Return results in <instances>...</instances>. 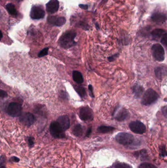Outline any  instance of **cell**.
Masks as SVG:
<instances>
[{"instance_id": "cell-22", "label": "cell", "mask_w": 167, "mask_h": 168, "mask_svg": "<svg viewBox=\"0 0 167 168\" xmlns=\"http://www.w3.org/2000/svg\"><path fill=\"white\" fill-rule=\"evenodd\" d=\"M155 74L157 77L159 79H161L163 76L166 74L165 70L163 67H157L154 69Z\"/></svg>"}, {"instance_id": "cell-9", "label": "cell", "mask_w": 167, "mask_h": 168, "mask_svg": "<svg viewBox=\"0 0 167 168\" xmlns=\"http://www.w3.org/2000/svg\"><path fill=\"white\" fill-rule=\"evenodd\" d=\"M80 118L82 121H92L94 118L93 111L89 107H83L80 110Z\"/></svg>"}, {"instance_id": "cell-16", "label": "cell", "mask_w": 167, "mask_h": 168, "mask_svg": "<svg viewBox=\"0 0 167 168\" xmlns=\"http://www.w3.org/2000/svg\"><path fill=\"white\" fill-rule=\"evenodd\" d=\"M5 8L9 15H11V16L16 17L18 15V11L14 5L13 4H11V3L8 4L5 6Z\"/></svg>"}, {"instance_id": "cell-13", "label": "cell", "mask_w": 167, "mask_h": 168, "mask_svg": "<svg viewBox=\"0 0 167 168\" xmlns=\"http://www.w3.org/2000/svg\"><path fill=\"white\" fill-rule=\"evenodd\" d=\"M57 121L61 126L64 131L67 130L70 126V121L69 118L67 115L60 116L58 118Z\"/></svg>"}, {"instance_id": "cell-23", "label": "cell", "mask_w": 167, "mask_h": 168, "mask_svg": "<svg viewBox=\"0 0 167 168\" xmlns=\"http://www.w3.org/2000/svg\"><path fill=\"white\" fill-rule=\"evenodd\" d=\"M75 91L77 92L79 95L81 97H84L86 95V91L84 87L80 86H75L74 87Z\"/></svg>"}, {"instance_id": "cell-33", "label": "cell", "mask_w": 167, "mask_h": 168, "mask_svg": "<svg viewBox=\"0 0 167 168\" xmlns=\"http://www.w3.org/2000/svg\"><path fill=\"white\" fill-rule=\"evenodd\" d=\"M88 89H89L90 96H91L92 98H94V95L93 92V87H92V86L91 85H89L88 86Z\"/></svg>"}, {"instance_id": "cell-10", "label": "cell", "mask_w": 167, "mask_h": 168, "mask_svg": "<svg viewBox=\"0 0 167 168\" xmlns=\"http://www.w3.org/2000/svg\"><path fill=\"white\" fill-rule=\"evenodd\" d=\"M35 121V117L31 113H24L20 117V121L25 126H31L34 124Z\"/></svg>"}, {"instance_id": "cell-4", "label": "cell", "mask_w": 167, "mask_h": 168, "mask_svg": "<svg viewBox=\"0 0 167 168\" xmlns=\"http://www.w3.org/2000/svg\"><path fill=\"white\" fill-rule=\"evenodd\" d=\"M50 131L51 135L55 138L62 139L65 137L64 131L61 126L56 121H53L51 123L50 126Z\"/></svg>"}, {"instance_id": "cell-14", "label": "cell", "mask_w": 167, "mask_h": 168, "mask_svg": "<svg viewBox=\"0 0 167 168\" xmlns=\"http://www.w3.org/2000/svg\"><path fill=\"white\" fill-rule=\"evenodd\" d=\"M129 117V113L128 111L124 109V108H121L120 110H119L116 114L115 118L117 121H121L124 120H127Z\"/></svg>"}, {"instance_id": "cell-1", "label": "cell", "mask_w": 167, "mask_h": 168, "mask_svg": "<svg viewBox=\"0 0 167 168\" xmlns=\"http://www.w3.org/2000/svg\"><path fill=\"white\" fill-rule=\"evenodd\" d=\"M77 33L74 30H70L65 32L59 39V44L61 47L68 49L76 45L74 39Z\"/></svg>"}, {"instance_id": "cell-3", "label": "cell", "mask_w": 167, "mask_h": 168, "mask_svg": "<svg viewBox=\"0 0 167 168\" xmlns=\"http://www.w3.org/2000/svg\"><path fill=\"white\" fill-rule=\"evenodd\" d=\"M158 97L159 95L156 91L152 89H149L143 95L142 104L145 106L151 105L158 99Z\"/></svg>"}, {"instance_id": "cell-11", "label": "cell", "mask_w": 167, "mask_h": 168, "mask_svg": "<svg viewBox=\"0 0 167 168\" xmlns=\"http://www.w3.org/2000/svg\"><path fill=\"white\" fill-rule=\"evenodd\" d=\"M47 21L51 25H54L55 26L61 27L65 24L66 19L65 17L62 16L50 15L48 17Z\"/></svg>"}, {"instance_id": "cell-8", "label": "cell", "mask_w": 167, "mask_h": 168, "mask_svg": "<svg viewBox=\"0 0 167 168\" xmlns=\"http://www.w3.org/2000/svg\"><path fill=\"white\" fill-rule=\"evenodd\" d=\"M129 127L131 130L136 134H143L146 131V127L140 121H134L131 122Z\"/></svg>"}, {"instance_id": "cell-27", "label": "cell", "mask_w": 167, "mask_h": 168, "mask_svg": "<svg viewBox=\"0 0 167 168\" xmlns=\"http://www.w3.org/2000/svg\"><path fill=\"white\" fill-rule=\"evenodd\" d=\"M160 152L161 156L162 157L167 156V151L165 146L163 145L160 147Z\"/></svg>"}, {"instance_id": "cell-35", "label": "cell", "mask_w": 167, "mask_h": 168, "mask_svg": "<svg viewBox=\"0 0 167 168\" xmlns=\"http://www.w3.org/2000/svg\"><path fill=\"white\" fill-rule=\"evenodd\" d=\"M92 133V128H89L88 129L86 132V137H89L91 135Z\"/></svg>"}, {"instance_id": "cell-15", "label": "cell", "mask_w": 167, "mask_h": 168, "mask_svg": "<svg viewBox=\"0 0 167 168\" xmlns=\"http://www.w3.org/2000/svg\"><path fill=\"white\" fill-rule=\"evenodd\" d=\"M152 19L156 23L162 24L167 20V17L163 13L161 12H156L152 15Z\"/></svg>"}, {"instance_id": "cell-24", "label": "cell", "mask_w": 167, "mask_h": 168, "mask_svg": "<svg viewBox=\"0 0 167 168\" xmlns=\"http://www.w3.org/2000/svg\"><path fill=\"white\" fill-rule=\"evenodd\" d=\"M139 168H157L156 167V166L153 165V164H150V163H142V164L139 166Z\"/></svg>"}, {"instance_id": "cell-36", "label": "cell", "mask_w": 167, "mask_h": 168, "mask_svg": "<svg viewBox=\"0 0 167 168\" xmlns=\"http://www.w3.org/2000/svg\"><path fill=\"white\" fill-rule=\"evenodd\" d=\"M6 168L5 166L3 165H1V168Z\"/></svg>"}, {"instance_id": "cell-2", "label": "cell", "mask_w": 167, "mask_h": 168, "mask_svg": "<svg viewBox=\"0 0 167 168\" xmlns=\"http://www.w3.org/2000/svg\"><path fill=\"white\" fill-rule=\"evenodd\" d=\"M115 139L118 143L124 146H132L135 142L134 136L128 133H119L116 136Z\"/></svg>"}, {"instance_id": "cell-19", "label": "cell", "mask_w": 167, "mask_h": 168, "mask_svg": "<svg viewBox=\"0 0 167 168\" xmlns=\"http://www.w3.org/2000/svg\"><path fill=\"white\" fill-rule=\"evenodd\" d=\"M115 129V128L112 127V126L102 125L98 128L97 131L98 132L101 133H107L112 131Z\"/></svg>"}, {"instance_id": "cell-30", "label": "cell", "mask_w": 167, "mask_h": 168, "mask_svg": "<svg viewBox=\"0 0 167 168\" xmlns=\"http://www.w3.org/2000/svg\"><path fill=\"white\" fill-rule=\"evenodd\" d=\"M161 42L164 45L166 48H167V33H166L164 34L163 36L162 37Z\"/></svg>"}, {"instance_id": "cell-6", "label": "cell", "mask_w": 167, "mask_h": 168, "mask_svg": "<svg viewBox=\"0 0 167 168\" xmlns=\"http://www.w3.org/2000/svg\"><path fill=\"white\" fill-rule=\"evenodd\" d=\"M153 56L156 60L162 62L165 59V51L163 47L160 44H156L152 47Z\"/></svg>"}, {"instance_id": "cell-26", "label": "cell", "mask_w": 167, "mask_h": 168, "mask_svg": "<svg viewBox=\"0 0 167 168\" xmlns=\"http://www.w3.org/2000/svg\"><path fill=\"white\" fill-rule=\"evenodd\" d=\"M49 48H45L43 49V50H41L38 54V57L41 58L43 57L46 56L48 54Z\"/></svg>"}, {"instance_id": "cell-34", "label": "cell", "mask_w": 167, "mask_h": 168, "mask_svg": "<svg viewBox=\"0 0 167 168\" xmlns=\"http://www.w3.org/2000/svg\"><path fill=\"white\" fill-rule=\"evenodd\" d=\"M10 161L14 162H19L20 159L19 158L16 156H13L10 158Z\"/></svg>"}, {"instance_id": "cell-32", "label": "cell", "mask_w": 167, "mask_h": 168, "mask_svg": "<svg viewBox=\"0 0 167 168\" xmlns=\"http://www.w3.org/2000/svg\"><path fill=\"white\" fill-rule=\"evenodd\" d=\"M0 97L1 99H4L8 97V93L5 91H3L2 89L0 91Z\"/></svg>"}, {"instance_id": "cell-25", "label": "cell", "mask_w": 167, "mask_h": 168, "mask_svg": "<svg viewBox=\"0 0 167 168\" xmlns=\"http://www.w3.org/2000/svg\"><path fill=\"white\" fill-rule=\"evenodd\" d=\"M147 152L145 150H142L141 151H138V152H135V155H136L137 157L141 155V158L144 159L147 158Z\"/></svg>"}, {"instance_id": "cell-18", "label": "cell", "mask_w": 167, "mask_h": 168, "mask_svg": "<svg viewBox=\"0 0 167 168\" xmlns=\"http://www.w3.org/2000/svg\"><path fill=\"white\" fill-rule=\"evenodd\" d=\"M72 132L74 136L77 137H80L83 134V128L82 126L80 124H77L74 126Z\"/></svg>"}, {"instance_id": "cell-12", "label": "cell", "mask_w": 167, "mask_h": 168, "mask_svg": "<svg viewBox=\"0 0 167 168\" xmlns=\"http://www.w3.org/2000/svg\"><path fill=\"white\" fill-rule=\"evenodd\" d=\"M59 3L58 0H50L46 5V11L49 14H54L58 11Z\"/></svg>"}, {"instance_id": "cell-37", "label": "cell", "mask_w": 167, "mask_h": 168, "mask_svg": "<svg viewBox=\"0 0 167 168\" xmlns=\"http://www.w3.org/2000/svg\"><path fill=\"white\" fill-rule=\"evenodd\" d=\"M18 2H20L22 1L23 0H17Z\"/></svg>"}, {"instance_id": "cell-28", "label": "cell", "mask_w": 167, "mask_h": 168, "mask_svg": "<svg viewBox=\"0 0 167 168\" xmlns=\"http://www.w3.org/2000/svg\"><path fill=\"white\" fill-rule=\"evenodd\" d=\"M115 168H132L128 165L124 163H120L115 166Z\"/></svg>"}, {"instance_id": "cell-5", "label": "cell", "mask_w": 167, "mask_h": 168, "mask_svg": "<svg viewBox=\"0 0 167 168\" xmlns=\"http://www.w3.org/2000/svg\"><path fill=\"white\" fill-rule=\"evenodd\" d=\"M22 106L21 104L17 102H11L8 105L7 109L8 114L11 117H18L21 115Z\"/></svg>"}, {"instance_id": "cell-21", "label": "cell", "mask_w": 167, "mask_h": 168, "mask_svg": "<svg viewBox=\"0 0 167 168\" xmlns=\"http://www.w3.org/2000/svg\"><path fill=\"white\" fill-rule=\"evenodd\" d=\"M143 91L144 89L140 86H134V87L133 88V93H134V95L136 97H140L141 95H142Z\"/></svg>"}, {"instance_id": "cell-20", "label": "cell", "mask_w": 167, "mask_h": 168, "mask_svg": "<svg viewBox=\"0 0 167 168\" xmlns=\"http://www.w3.org/2000/svg\"><path fill=\"white\" fill-rule=\"evenodd\" d=\"M165 33L166 32L163 29H157L153 31L152 32V34L155 38H162Z\"/></svg>"}, {"instance_id": "cell-7", "label": "cell", "mask_w": 167, "mask_h": 168, "mask_svg": "<svg viewBox=\"0 0 167 168\" xmlns=\"http://www.w3.org/2000/svg\"><path fill=\"white\" fill-rule=\"evenodd\" d=\"M45 15V11L41 5H34L30 10V18L34 20H39L43 19Z\"/></svg>"}, {"instance_id": "cell-29", "label": "cell", "mask_w": 167, "mask_h": 168, "mask_svg": "<svg viewBox=\"0 0 167 168\" xmlns=\"http://www.w3.org/2000/svg\"><path fill=\"white\" fill-rule=\"evenodd\" d=\"M34 138L33 137H28L27 138V142L30 147H33L34 144Z\"/></svg>"}, {"instance_id": "cell-17", "label": "cell", "mask_w": 167, "mask_h": 168, "mask_svg": "<svg viewBox=\"0 0 167 168\" xmlns=\"http://www.w3.org/2000/svg\"><path fill=\"white\" fill-rule=\"evenodd\" d=\"M74 81L77 84H82L84 82V77L81 72L78 71H74L73 72Z\"/></svg>"}, {"instance_id": "cell-31", "label": "cell", "mask_w": 167, "mask_h": 168, "mask_svg": "<svg viewBox=\"0 0 167 168\" xmlns=\"http://www.w3.org/2000/svg\"><path fill=\"white\" fill-rule=\"evenodd\" d=\"M161 111H162V114L166 118H167V105L161 108Z\"/></svg>"}]
</instances>
